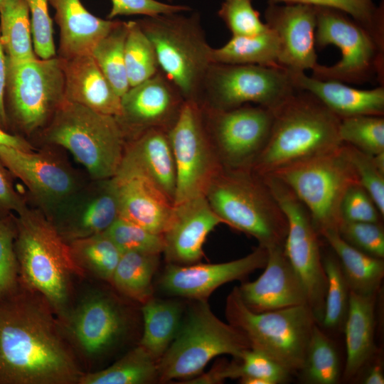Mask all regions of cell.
<instances>
[{
	"instance_id": "cell-1",
	"label": "cell",
	"mask_w": 384,
	"mask_h": 384,
	"mask_svg": "<svg viewBox=\"0 0 384 384\" xmlns=\"http://www.w3.org/2000/svg\"><path fill=\"white\" fill-rule=\"evenodd\" d=\"M55 315L20 284L0 299V384H78L84 373Z\"/></svg>"
},
{
	"instance_id": "cell-2",
	"label": "cell",
	"mask_w": 384,
	"mask_h": 384,
	"mask_svg": "<svg viewBox=\"0 0 384 384\" xmlns=\"http://www.w3.org/2000/svg\"><path fill=\"white\" fill-rule=\"evenodd\" d=\"M340 119L314 95L296 90L273 110L269 138L251 169L267 176L336 149L343 143Z\"/></svg>"
},
{
	"instance_id": "cell-3",
	"label": "cell",
	"mask_w": 384,
	"mask_h": 384,
	"mask_svg": "<svg viewBox=\"0 0 384 384\" xmlns=\"http://www.w3.org/2000/svg\"><path fill=\"white\" fill-rule=\"evenodd\" d=\"M16 226L19 284L41 294L56 316L61 314L71 304V279L82 277L85 272L41 210L29 206L16 214Z\"/></svg>"
},
{
	"instance_id": "cell-4",
	"label": "cell",
	"mask_w": 384,
	"mask_h": 384,
	"mask_svg": "<svg viewBox=\"0 0 384 384\" xmlns=\"http://www.w3.org/2000/svg\"><path fill=\"white\" fill-rule=\"evenodd\" d=\"M205 197L223 223L255 238L266 249L283 246L285 214L263 177L251 169L223 167Z\"/></svg>"
},
{
	"instance_id": "cell-5",
	"label": "cell",
	"mask_w": 384,
	"mask_h": 384,
	"mask_svg": "<svg viewBox=\"0 0 384 384\" xmlns=\"http://www.w3.org/2000/svg\"><path fill=\"white\" fill-rule=\"evenodd\" d=\"M36 147L55 145L68 151L90 179L114 176L124 154L125 139L114 116L65 101L33 141Z\"/></svg>"
},
{
	"instance_id": "cell-6",
	"label": "cell",
	"mask_w": 384,
	"mask_h": 384,
	"mask_svg": "<svg viewBox=\"0 0 384 384\" xmlns=\"http://www.w3.org/2000/svg\"><path fill=\"white\" fill-rule=\"evenodd\" d=\"M144 16L137 20L151 42L161 72L186 101L199 104L210 51L198 13Z\"/></svg>"
},
{
	"instance_id": "cell-7",
	"label": "cell",
	"mask_w": 384,
	"mask_h": 384,
	"mask_svg": "<svg viewBox=\"0 0 384 384\" xmlns=\"http://www.w3.org/2000/svg\"><path fill=\"white\" fill-rule=\"evenodd\" d=\"M6 65L4 107L9 130L32 144L65 101L60 60L6 57Z\"/></svg>"
},
{
	"instance_id": "cell-8",
	"label": "cell",
	"mask_w": 384,
	"mask_h": 384,
	"mask_svg": "<svg viewBox=\"0 0 384 384\" xmlns=\"http://www.w3.org/2000/svg\"><path fill=\"white\" fill-rule=\"evenodd\" d=\"M225 316L247 338L251 348L265 353L292 375L299 374L318 324L308 305L254 312L244 304L235 287L227 297Z\"/></svg>"
},
{
	"instance_id": "cell-9",
	"label": "cell",
	"mask_w": 384,
	"mask_h": 384,
	"mask_svg": "<svg viewBox=\"0 0 384 384\" xmlns=\"http://www.w3.org/2000/svg\"><path fill=\"white\" fill-rule=\"evenodd\" d=\"M270 175L285 183L306 206L319 235L338 231L342 199L352 186L360 184L346 143Z\"/></svg>"
},
{
	"instance_id": "cell-10",
	"label": "cell",
	"mask_w": 384,
	"mask_h": 384,
	"mask_svg": "<svg viewBox=\"0 0 384 384\" xmlns=\"http://www.w3.org/2000/svg\"><path fill=\"white\" fill-rule=\"evenodd\" d=\"M249 348L243 334L219 319L207 300H196L158 361V379L161 382L190 380L202 373L215 357L227 354L237 358Z\"/></svg>"
},
{
	"instance_id": "cell-11",
	"label": "cell",
	"mask_w": 384,
	"mask_h": 384,
	"mask_svg": "<svg viewBox=\"0 0 384 384\" xmlns=\"http://www.w3.org/2000/svg\"><path fill=\"white\" fill-rule=\"evenodd\" d=\"M316 8V48L334 45L341 50V58L330 66L317 63L311 77L353 84L376 80L383 86L384 42L346 14Z\"/></svg>"
},
{
	"instance_id": "cell-12",
	"label": "cell",
	"mask_w": 384,
	"mask_h": 384,
	"mask_svg": "<svg viewBox=\"0 0 384 384\" xmlns=\"http://www.w3.org/2000/svg\"><path fill=\"white\" fill-rule=\"evenodd\" d=\"M296 90L288 70L283 68L211 63L199 105L228 110L253 103L274 110Z\"/></svg>"
},
{
	"instance_id": "cell-13",
	"label": "cell",
	"mask_w": 384,
	"mask_h": 384,
	"mask_svg": "<svg viewBox=\"0 0 384 384\" xmlns=\"http://www.w3.org/2000/svg\"><path fill=\"white\" fill-rule=\"evenodd\" d=\"M262 177L287 218L288 230L283 250L306 290L308 305L319 324L324 315L327 287L319 239L320 235L307 208L294 193L272 176Z\"/></svg>"
},
{
	"instance_id": "cell-14",
	"label": "cell",
	"mask_w": 384,
	"mask_h": 384,
	"mask_svg": "<svg viewBox=\"0 0 384 384\" xmlns=\"http://www.w3.org/2000/svg\"><path fill=\"white\" fill-rule=\"evenodd\" d=\"M39 146L23 151L0 146V157L27 188L28 203L48 216L90 178L72 165L63 148L49 144Z\"/></svg>"
},
{
	"instance_id": "cell-15",
	"label": "cell",
	"mask_w": 384,
	"mask_h": 384,
	"mask_svg": "<svg viewBox=\"0 0 384 384\" xmlns=\"http://www.w3.org/2000/svg\"><path fill=\"white\" fill-rule=\"evenodd\" d=\"M168 133L176 168L174 205L205 196L212 179L223 166L210 142L201 105L185 101Z\"/></svg>"
},
{
	"instance_id": "cell-16",
	"label": "cell",
	"mask_w": 384,
	"mask_h": 384,
	"mask_svg": "<svg viewBox=\"0 0 384 384\" xmlns=\"http://www.w3.org/2000/svg\"><path fill=\"white\" fill-rule=\"evenodd\" d=\"M201 109L208 134L222 166L251 169L269 138L273 110L250 104L228 110Z\"/></svg>"
},
{
	"instance_id": "cell-17",
	"label": "cell",
	"mask_w": 384,
	"mask_h": 384,
	"mask_svg": "<svg viewBox=\"0 0 384 384\" xmlns=\"http://www.w3.org/2000/svg\"><path fill=\"white\" fill-rule=\"evenodd\" d=\"M72 348L87 359L104 356L124 335L127 318L122 305L100 289L86 292L56 316Z\"/></svg>"
},
{
	"instance_id": "cell-18",
	"label": "cell",
	"mask_w": 384,
	"mask_h": 384,
	"mask_svg": "<svg viewBox=\"0 0 384 384\" xmlns=\"http://www.w3.org/2000/svg\"><path fill=\"white\" fill-rule=\"evenodd\" d=\"M119 215L117 189L110 178L90 179L46 217L69 243L105 232Z\"/></svg>"
},
{
	"instance_id": "cell-19",
	"label": "cell",
	"mask_w": 384,
	"mask_h": 384,
	"mask_svg": "<svg viewBox=\"0 0 384 384\" xmlns=\"http://www.w3.org/2000/svg\"><path fill=\"white\" fill-rule=\"evenodd\" d=\"M186 100L159 70L121 97V113L115 117L125 142L154 128L169 131Z\"/></svg>"
},
{
	"instance_id": "cell-20",
	"label": "cell",
	"mask_w": 384,
	"mask_h": 384,
	"mask_svg": "<svg viewBox=\"0 0 384 384\" xmlns=\"http://www.w3.org/2000/svg\"><path fill=\"white\" fill-rule=\"evenodd\" d=\"M112 178L118 197L119 217L163 235L171 221L174 203L154 179L124 155Z\"/></svg>"
},
{
	"instance_id": "cell-21",
	"label": "cell",
	"mask_w": 384,
	"mask_h": 384,
	"mask_svg": "<svg viewBox=\"0 0 384 384\" xmlns=\"http://www.w3.org/2000/svg\"><path fill=\"white\" fill-rule=\"evenodd\" d=\"M267 259L266 248L258 245L252 252L230 262L188 265L168 263L159 284L169 294L193 300H208V297L223 284L246 277L264 268Z\"/></svg>"
},
{
	"instance_id": "cell-22",
	"label": "cell",
	"mask_w": 384,
	"mask_h": 384,
	"mask_svg": "<svg viewBox=\"0 0 384 384\" xmlns=\"http://www.w3.org/2000/svg\"><path fill=\"white\" fill-rule=\"evenodd\" d=\"M317 8L303 4H268L265 23L279 43L278 65L291 72L311 70L317 63L315 46Z\"/></svg>"
},
{
	"instance_id": "cell-23",
	"label": "cell",
	"mask_w": 384,
	"mask_h": 384,
	"mask_svg": "<svg viewBox=\"0 0 384 384\" xmlns=\"http://www.w3.org/2000/svg\"><path fill=\"white\" fill-rule=\"evenodd\" d=\"M267 250V262L262 274L256 280L238 287L244 304L254 312L308 305L306 290L288 261L283 246Z\"/></svg>"
},
{
	"instance_id": "cell-24",
	"label": "cell",
	"mask_w": 384,
	"mask_h": 384,
	"mask_svg": "<svg viewBox=\"0 0 384 384\" xmlns=\"http://www.w3.org/2000/svg\"><path fill=\"white\" fill-rule=\"evenodd\" d=\"M223 223L205 196L174 205L169 225L163 234V253L168 263L188 265L204 257L203 245L209 233Z\"/></svg>"
},
{
	"instance_id": "cell-25",
	"label": "cell",
	"mask_w": 384,
	"mask_h": 384,
	"mask_svg": "<svg viewBox=\"0 0 384 384\" xmlns=\"http://www.w3.org/2000/svg\"><path fill=\"white\" fill-rule=\"evenodd\" d=\"M60 60L67 101L105 114L114 117L120 114L121 97L91 55Z\"/></svg>"
},
{
	"instance_id": "cell-26",
	"label": "cell",
	"mask_w": 384,
	"mask_h": 384,
	"mask_svg": "<svg viewBox=\"0 0 384 384\" xmlns=\"http://www.w3.org/2000/svg\"><path fill=\"white\" fill-rule=\"evenodd\" d=\"M59 28L57 56L68 59L91 55L96 44L119 20L103 19L90 13L80 0H48Z\"/></svg>"
},
{
	"instance_id": "cell-27",
	"label": "cell",
	"mask_w": 384,
	"mask_h": 384,
	"mask_svg": "<svg viewBox=\"0 0 384 384\" xmlns=\"http://www.w3.org/2000/svg\"><path fill=\"white\" fill-rule=\"evenodd\" d=\"M297 90L310 92L340 119L357 115L384 116V87L359 90L335 80H321L304 72L289 71Z\"/></svg>"
},
{
	"instance_id": "cell-28",
	"label": "cell",
	"mask_w": 384,
	"mask_h": 384,
	"mask_svg": "<svg viewBox=\"0 0 384 384\" xmlns=\"http://www.w3.org/2000/svg\"><path fill=\"white\" fill-rule=\"evenodd\" d=\"M378 294L363 295L350 292L348 308L343 330L346 358L341 379L356 378L375 358V306Z\"/></svg>"
},
{
	"instance_id": "cell-29",
	"label": "cell",
	"mask_w": 384,
	"mask_h": 384,
	"mask_svg": "<svg viewBox=\"0 0 384 384\" xmlns=\"http://www.w3.org/2000/svg\"><path fill=\"white\" fill-rule=\"evenodd\" d=\"M123 155L140 165L174 203L176 168L168 131L143 132L125 142Z\"/></svg>"
},
{
	"instance_id": "cell-30",
	"label": "cell",
	"mask_w": 384,
	"mask_h": 384,
	"mask_svg": "<svg viewBox=\"0 0 384 384\" xmlns=\"http://www.w3.org/2000/svg\"><path fill=\"white\" fill-rule=\"evenodd\" d=\"M336 256L350 291L363 295L378 294L384 277V260L366 254L346 242L338 231L321 235Z\"/></svg>"
},
{
	"instance_id": "cell-31",
	"label": "cell",
	"mask_w": 384,
	"mask_h": 384,
	"mask_svg": "<svg viewBox=\"0 0 384 384\" xmlns=\"http://www.w3.org/2000/svg\"><path fill=\"white\" fill-rule=\"evenodd\" d=\"M144 331L139 345L158 362L178 332L183 308L179 302L151 297L142 306Z\"/></svg>"
},
{
	"instance_id": "cell-32",
	"label": "cell",
	"mask_w": 384,
	"mask_h": 384,
	"mask_svg": "<svg viewBox=\"0 0 384 384\" xmlns=\"http://www.w3.org/2000/svg\"><path fill=\"white\" fill-rule=\"evenodd\" d=\"M279 52L278 38L269 28L256 36H232L223 46L211 48L210 60L212 63L280 67Z\"/></svg>"
},
{
	"instance_id": "cell-33",
	"label": "cell",
	"mask_w": 384,
	"mask_h": 384,
	"mask_svg": "<svg viewBox=\"0 0 384 384\" xmlns=\"http://www.w3.org/2000/svg\"><path fill=\"white\" fill-rule=\"evenodd\" d=\"M160 254L122 253L111 282L124 296L142 304L152 297V279Z\"/></svg>"
},
{
	"instance_id": "cell-34",
	"label": "cell",
	"mask_w": 384,
	"mask_h": 384,
	"mask_svg": "<svg viewBox=\"0 0 384 384\" xmlns=\"http://www.w3.org/2000/svg\"><path fill=\"white\" fill-rule=\"evenodd\" d=\"M0 41L9 60L26 61L38 58L33 49L26 0H6L1 8Z\"/></svg>"
},
{
	"instance_id": "cell-35",
	"label": "cell",
	"mask_w": 384,
	"mask_h": 384,
	"mask_svg": "<svg viewBox=\"0 0 384 384\" xmlns=\"http://www.w3.org/2000/svg\"><path fill=\"white\" fill-rule=\"evenodd\" d=\"M156 378L158 362L139 344L110 367L84 373L78 384H144Z\"/></svg>"
},
{
	"instance_id": "cell-36",
	"label": "cell",
	"mask_w": 384,
	"mask_h": 384,
	"mask_svg": "<svg viewBox=\"0 0 384 384\" xmlns=\"http://www.w3.org/2000/svg\"><path fill=\"white\" fill-rule=\"evenodd\" d=\"M68 245L74 261L85 273L111 282L122 252L105 232L75 240Z\"/></svg>"
},
{
	"instance_id": "cell-37",
	"label": "cell",
	"mask_w": 384,
	"mask_h": 384,
	"mask_svg": "<svg viewBox=\"0 0 384 384\" xmlns=\"http://www.w3.org/2000/svg\"><path fill=\"white\" fill-rule=\"evenodd\" d=\"M309 384H336L342 378L334 342L316 324L313 329L304 366L299 373Z\"/></svg>"
},
{
	"instance_id": "cell-38",
	"label": "cell",
	"mask_w": 384,
	"mask_h": 384,
	"mask_svg": "<svg viewBox=\"0 0 384 384\" xmlns=\"http://www.w3.org/2000/svg\"><path fill=\"white\" fill-rule=\"evenodd\" d=\"M223 377L238 378L242 384H280L288 381L292 374L265 353L249 348L229 363L224 362Z\"/></svg>"
},
{
	"instance_id": "cell-39",
	"label": "cell",
	"mask_w": 384,
	"mask_h": 384,
	"mask_svg": "<svg viewBox=\"0 0 384 384\" xmlns=\"http://www.w3.org/2000/svg\"><path fill=\"white\" fill-rule=\"evenodd\" d=\"M127 21L117 24L95 46L91 55L97 65L122 97L130 88L124 61V44Z\"/></svg>"
},
{
	"instance_id": "cell-40",
	"label": "cell",
	"mask_w": 384,
	"mask_h": 384,
	"mask_svg": "<svg viewBox=\"0 0 384 384\" xmlns=\"http://www.w3.org/2000/svg\"><path fill=\"white\" fill-rule=\"evenodd\" d=\"M124 61L130 87L151 78L159 70L154 48L137 21H127Z\"/></svg>"
},
{
	"instance_id": "cell-41",
	"label": "cell",
	"mask_w": 384,
	"mask_h": 384,
	"mask_svg": "<svg viewBox=\"0 0 384 384\" xmlns=\"http://www.w3.org/2000/svg\"><path fill=\"white\" fill-rule=\"evenodd\" d=\"M322 261L327 287L324 315L319 324L325 329L336 331L343 328L351 291L333 251L322 256Z\"/></svg>"
},
{
	"instance_id": "cell-42",
	"label": "cell",
	"mask_w": 384,
	"mask_h": 384,
	"mask_svg": "<svg viewBox=\"0 0 384 384\" xmlns=\"http://www.w3.org/2000/svg\"><path fill=\"white\" fill-rule=\"evenodd\" d=\"M267 4H303L332 9L346 14L384 42L383 4L374 0H267Z\"/></svg>"
},
{
	"instance_id": "cell-43",
	"label": "cell",
	"mask_w": 384,
	"mask_h": 384,
	"mask_svg": "<svg viewBox=\"0 0 384 384\" xmlns=\"http://www.w3.org/2000/svg\"><path fill=\"white\" fill-rule=\"evenodd\" d=\"M339 136L343 143L368 154L384 152V116L357 115L341 118Z\"/></svg>"
},
{
	"instance_id": "cell-44",
	"label": "cell",
	"mask_w": 384,
	"mask_h": 384,
	"mask_svg": "<svg viewBox=\"0 0 384 384\" xmlns=\"http://www.w3.org/2000/svg\"><path fill=\"white\" fill-rule=\"evenodd\" d=\"M105 232L122 253L161 254L164 252L163 235L152 233L121 217H118Z\"/></svg>"
},
{
	"instance_id": "cell-45",
	"label": "cell",
	"mask_w": 384,
	"mask_h": 384,
	"mask_svg": "<svg viewBox=\"0 0 384 384\" xmlns=\"http://www.w3.org/2000/svg\"><path fill=\"white\" fill-rule=\"evenodd\" d=\"M217 14L232 36H252L269 29L253 7L252 0H223Z\"/></svg>"
},
{
	"instance_id": "cell-46",
	"label": "cell",
	"mask_w": 384,
	"mask_h": 384,
	"mask_svg": "<svg viewBox=\"0 0 384 384\" xmlns=\"http://www.w3.org/2000/svg\"><path fill=\"white\" fill-rule=\"evenodd\" d=\"M16 215L0 218V299L15 292L18 286V267L14 249Z\"/></svg>"
},
{
	"instance_id": "cell-47",
	"label": "cell",
	"mask_w": 384,
	"mask_h": 384,
	"mask_svg": "<svg viewBox=\"0 0 384 384\" xmlns=\"http://www.w3.org/2000/svg\"><path fill=\"white\" fill-rule=\"evenodd\" d=\"M338 233L349 245L371 256L384 257V229L382 222L342 221Z\"/></svg>"
},
{
	"instance_id": "cell-48",
	"label": "cell",
	"mask_w": 384,
	"mask_h": 384,
	"mask_svg": "<svg viewBox=\"0 0 384 384\" xmlns=\"http://www.w3.org/2000/svg\"><path fill=\"white\" fill-rule=\"evenodd\" d=\"M29 9L34 52L41 59L57 56L48 0H26Z\"/></svg>"
},
{
	"instance_id": "cell-49",
	"label": "cell",
	"mask_w": 384,
	"mask_h": 384,
	"mask_svg": "<svg viewBox=\"0 0 384 384\" xmlns=\"http://www.w3.org/2000/svg\"><path fill=\"white\" fill-rule=\"evenodd\" d=\"M346 144L360 185L370 195L384 216V173L375 165L373 155Z\"/></svg>"
},
{
	"instance_id": "cell-50",
	"label": "cell",
	"mask_w": 384,
	"mask_h": 384,
	"mask_svg": "<svg viewBox=\"0 0 384 384\" xmlns=\"http://www.w3.org/2000/svg\"><path fill=\"white\" fill-rule=\"evenodd\" d=\"M340 212L343 221L380 223L383 218L372 198L360 184L352 186L346 191Z\"/></svg>"
},
{
	"instance_id": "cell-51",
	"label": "cell",
	"mask_w": 384,
	"mask_h": 384,
	"mask_svg": "<svg viewBox=\"0 0 384 384\" xmlns=\"http://www.w3.org/2000/svg\"><path fill=\"white\" fill-rule=\"evenodd\" d=\"M112 7L107 16L114 19L119 16L142 15L152 16L159 14L188 12L191 8L186 5L164 3L157 0H110Z\"/></svg>"
},
{
	"instance_id": "cell-52",
	"label": "cell",
	"mask_w": 384,
	"mask_h": 384,
	"mask_svg": "<svg viewBox=\"0 0 384 384\" xmlns=\"http://www.w3.org/2000/svg\"><path fill=\"white\" fill-rule=\"evenodd\" d=\"M14 177L0 157V218L18 214L29 206L26 195L15 188Z\"/></svg>"
},
{
	"instance_id": "cell-53",
	"label": "cell",
	"mask_w": 384,
	"mask_h": 384,
	"mask_svg": "<svg viewBox=\"0 0 384 384\" xmlns=\"http://www.w3.org/2000/svg\"><path fill=\"white\" fill-rule=\"evenodd\" d=\"M6 68V55L0 41V128L11 133L4 107Z\"/></svg>"
},
{
	"instance_id": "cell-54",
	"label": "cell",
	"mask_w": 384,
	"mask_h": 384,
	"mask_svg": "<svg viewBox=\"0 0 384 384\" xmlns=\"http://www.w3.org/2000/svg\"><path fill=\"white\" fill-rule=\"evenodd\" d=\"M0 146L13 147L23 151H32L36 148L26 139L5 132L1 128Z\"/></svg>"
},
{
	"instance_id": "cell-55",
	"label": "cell",
	"mask_w": 384,
	"mask_h": 384,
	"mask_svg": "<svg viewBox=\"0 0 384 384\" xmlns=\"http://www.w3.org/2000/svg\"><path fill=\"white\" fill-rule=\"evenodd\" d=\"M362 383L364 384H383L384 374L383 364L380 361H377L370 367L366 375L363 377Z\"/></svg>"
},
{
	"instance_id": "cell-56",
	"label": "cell",
	"mask_w": 384,
	"mask_h": 384,
	"mask_svg": "<svg viewBox=\"0 0 384 384\" xmlns=\"http://www.w3.org/2000/svg\"><path fill=\"white\" fill-rule=\"evenodd\" d=\"M6 0H0V9L4 5V4L6 2Z\"/></svg>"
},
{
	"instance_id": "cell-57",
	"label": "cell",
	"mask_w": 384,
	"mask_h": 384,
	"mask_svg": "<svg viewBox=\"0 0 384 384\" xmlns=\"http://www.w3.org/2000/svg\"><path fill=\"white\" fill-rule=\"evenodd\" d=\"M169 3H172L173 0H167Z\"/></svg>"
}]
</instances>
